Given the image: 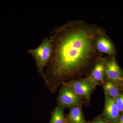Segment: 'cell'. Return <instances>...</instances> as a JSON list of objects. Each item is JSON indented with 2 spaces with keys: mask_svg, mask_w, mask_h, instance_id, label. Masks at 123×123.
I'll use <instances>...</instances> for the list:
<instances>
[{
  "mask_svg": "<svg viewBox=\"0 0 123 123\" xmlns=\"http://www.w3.org/2000/svg\"><path fill=\"white\" fill-rule=\"evenodd\" d=\"M120 113L115 99L105 94L104 108L101 115L110 123H117L120 115Z\"/></svg>",
  "mask_w": 123,
  "mask_h": 123,
  "instance_id": "8992f818",
  "label": "cell"
},
{
  "mask_svg": "<svg viewBox=\"0 0 123 123\" xmlns=\"http://www.w3.org/2000/svg\"><path fill=\"white\" fill-rule=\"evenodd\" d=\"M105 57L101 56L97 59L89 75H88L98 86H102L107 80Z\"/></svg>",
  "mask_w": 123,
  "mask_h": 123,
  "instance_id": "52a82bcc",
  "label": "cell"
},
{
  "mask_svg": "<svg viewBox=\"0 0 123 123\" xmlns=\"http://www.w3.org/2000/svg\"><path fill=\"white\" fill-rule=\"evenodd\" d=\"M117 123H123V114L120 115L118 121Z\"/></svg>",
  "mask_w": 123,
  "mask_h": 123,
  "instance_id": "5bb4252c",
  "label": "cell"
},
{
  "mask_svg": "<svg viewBox=\"0 0 123 123\" xmlns=\"http://www.w3.org/2000/svg\"><path fill=\"white\" fill-rule=\"evenodd\" d=\"M82 106L79 105L70 108V111L66 117L68 123H88L84 117L82 110Z\"/></svg>",
  "mask_w": 123,
  "mask_h": 123,
  "instance_id": "9c48e42d",
  "label": "cell"
},
{
  "mask_svg": "<svg viewBox=\"0 0 123 123\" xmlns=\"http://www.w3.org/2000/svg\"><path fill=\"white\" fill-rule=\"evenodd\" d=\"M65 123H68V122H67V120H66V121H65Z\"/></svg>",
  "mask_w": 123,
  "mask_h": 123,
  "instance_id": "9a60e30c",
  "label": "cell"
},
{
  "mask_svg": "<svg viewBox=\"0 0 123 123\" xmlns=\"http://www.w3.org/2000/svg\"><path fill=\"white\" fill-rule=\"evenodd\" d=\"M95 47L98 53L106 54L108 56H114L115 48L110 38L106 34H102L97 38L95 43Z\"/></svg>",
  "mask_w": 123,
  "mask_h": 123,
  "instance_id": "ba28073f",
  "label": "cell"
},
{
  "mask_svg": "<svg viewBox=\"0 0 123 123\" xmlns=\"http://www.w3.org/2000/svg\"><path fill=\"white\" fill-rule=\"evenodd\" d=\"M116 103L118 108L120 112L123 114V93H121L115 99Z\"/></svg>",
  "mask_w": 123,
  "mask_h": 123,
  "instance_id": "7c38bea8",
  "label": "cell"
},
{
  "mask_svg": "<svg viewBox=\"0 0 123 123\" xmlns=\"http://www.w3.org/2000/svg\"><path fill=\"white\" fill-rule=\"evenodd\" d=\"M105 33L95 24L69 21L52 32V56L44 72L46 87L54 94L64 82L88 76L98 57L95 43Z\"/></svg>",
  "mask_w": 123,
  "mask_h": 123,
  "instance_id": "6da1fadb",
  "label": "cell"
},
{
  "mask_svg": "<svg viewBox=\"0 0 123 123\" xmlns=\"http://www.w3.org/2000/svg\"><path fill=\"white\" fill-rule=\"evenodd\" d=\"M97 84L89 76L80 79L64 82L61 86L68 87L81 98L84 100V105L89 106L92 93L98 86Z\"/></svg>",
  "mask_w": 123,
  "mask_h": 123,
  "instance_id": "3957f363",
  "label": "cell"
},
{
  "mask_svg": "<svg viewBox=\"0 0 123 123\" xmlns=\"http://www.w3.org/2000/svg\"><path fill=\"white\" fill-rule=\"evenodd\" d=\"M88 123H111L107 121L101 115L96 117L91 121H88Z\"/></svg>",
  "mask_w": 123,
  "mask_h": 123,
  "instance_id": "4fadbf2b",
  "label": "cell"
},
{
  "mask_svg": "<svg viewBox=\"0 0 123 123\" xmlns=\"http://www.w3.org/2000/svg\"><path fill=\"white\" fill-rule=\"evenodd\" d=\"M107 79L111 81L120 87L123 86V73L114 56L105 58Z\"/></svg>",
  "mask_w": 123,
  "mask_h": 123,
  "instance_id": "5b68a950",
  "label": "cell"
},
{
  "mask_svg": "<svg viewBox=\"0 0 123 123\" xmlns=\"http://www.w3.org/2000/svg\"><path fill=\"white\" fill-rule=\"evenodd\" d=\"M53 51L52 40L45 38L37 47L28 50L35 60L38 73L43 79L44 70L51 58Z\"/></svg>",
  "mask_w": 123,
  "mask_h": 123,
  "instance_id": "7a4b0ae2",
  "label": "cell"
},
{
  "mask_svg": "<svg viewBox=\"0 0 123 123\" xmlns=\"http://www.w3.org/2000/svg\"><path fill=\"white\" fill-rule=\"evenodd\" d=\"M57 105L65 108H72L79 105L84 104L83 99L75 94L69 88L61 86L57 98Z\"/></svg>",
  "mask_w": 123,
  "mask_h": 123,
  "instance_id": "277c9868",
  "label": "cell"
},
{
  "mask_svg": "<svg viewBox=\"0 0 123 123\" xmlns=\"http://www.w3.org/2000/svg\"><path fill=\"white\" fill-rule=\"evenodd\" d=\"M65 108L61 106L57 105L51 114V118L49 123H65L66 121L65 116Z\"/></svg>",
  "mask_w": 123,
  "mask_h": 123,
  "instance_id": "8fae6325",
  "label": "cell"
},
{
  "mask_svg": "<svg viewBox=\"0 0 123 123\" xmlns=\"http://www.w3.org/2000/svg\"><path fill=\"white\" fill-rule=\"evenodd\" d=\"M104 91V94L116 99L121 93L120 86L113 82L107 79L102 86Z\"/></svg>",
  "mask_w": 123,
  "mask_h": 123,
  "instance_id": "30bf717a",
  "label": "cell"
}]
</instances>
